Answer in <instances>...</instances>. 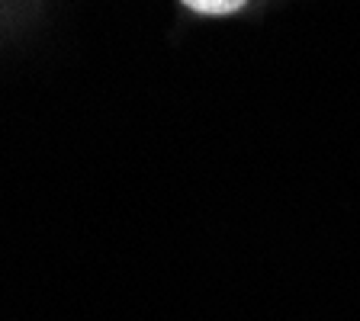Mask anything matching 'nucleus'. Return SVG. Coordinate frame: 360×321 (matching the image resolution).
<instances>
[{"instance_id": "nucleus-1", "label": "nucleus", "mask_w": 360, "mask_h": 321, "mask_svg": "<svg viewBox=\"0 0 360 321\" xmlns=\"http://www.w3.org/2000/svg\"><path fill=\"white\" fill-rule=\"evenodd\" d=\"M190 10L196 13H206V16H229L235 10L245 7V0H184Z\"/></svg>"}]
</instances>
